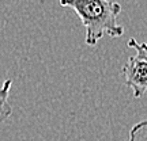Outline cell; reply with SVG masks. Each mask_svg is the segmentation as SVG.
<instances>
[{
	"label": "cell",
	"mask_w": 147,
	"mask_h": 141,
	"mask_svg": "<svg viewBox=\"0 0 147 141\" xmlns=\"http://www.w3.org/2000/svg\"><path fill=\"white\" fill-rule=\"evenodd\" d=\"M60 5L75 11L86 29L84 42L94 46L104 35L113 38L124 34V27L117 23L121 4L116 0H59Z\"/></svg>",
	"instance_id": "cell-1"
},
{
	"label": "cell",
	"mask_w": 147,
	"mask_h": 141,
	"mask_svg": "<svg viewBox=\"0 0 147 141\" xmlns=\"http://www.w3.org/2000/svg\"><path fill=\"white\" fill-rule=\"evenodd\" d=\"M128 46L135 49V54L128 58L121 72L125 76L127 87L132 90L134 98H142L147 90V45L129 38Z\"/></svg>",
	"instance_id": "cell-2"
},
{
	"label": "cell",
	"mask_w": 147,
	"mask_h": 141,
	"mask_svg": "<svg viewBox=\"0 0 147 141\" xmlns=\"http://www.w3.org/2000/svg\"><path fill=\"white\" fill-rule=\"evenodd\" d=\"M12 87V80L11 79H5L1 87H0V125L4 122L5 120L10 118L12 114V107H11L8 98H10V91Z\"/></svg>",
	"instance_id": "cell-3"
},
{
	"label": "cell",
	"mask_w": 147,
	"mask_h": 141,
	"mask_svg": "<svg viewBox=\"0 0 147 141\" xmlns=\"http://www.w3.org/2000/svg\"><path fill=\"white\" fill-rule=\"evenodd\" d=\"M129 141H147V121H140L129 130Z\"/></svg>",
	"instance_id": "cell-4"
}]
</instances>
